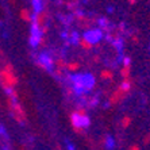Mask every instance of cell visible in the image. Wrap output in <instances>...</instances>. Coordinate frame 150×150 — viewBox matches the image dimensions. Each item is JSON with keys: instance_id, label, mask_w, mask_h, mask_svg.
<instances>
[{"instance_id": "obj_13", "label": "cell", "mask_w": 150, "mask_h": 150, "mask_svg": "<svg viewBox=\"0 0 150 150\" xmlns=\"http://www.w3.org/2000/svg\"><path fill=\"white\" fill-rule=\"evenodd\" d=\"M131 150H138V147H137V146H133V147H131Z\"/></svg>"}, {"instance_id": "obj_12", "label": "cell", "mask_w": 150, "mask_h": 150, "mask_svg": "<svg viewBox=\"0 0 150 150\" xmlns=\"http://www.w3.org/2000/svg\"><path fill=\"white\" fill-rule=\"evenodd\" d=\"M77 68H79V65H77V64H72V65H69V69L72 70V72H73L74 69H77Z\"/></svg>"}, {"instance_id": "obj_11", "label": "cell", "mask_w": 150, "mask_h": 150, "mask_svg": "<svg viewBox=\"0 0 150 150\" xmlns=\"http://www.w3.org/2000/svg\"><path fill=\"white\" fill-rule=\"evenodd\" d=\"M0 134H1L4 138H7V133H6V130L3 129V126H0Z\"/></svg>"}, {"instance_id": "obj_3", "label": "cell", "mask_w": 150, "mask_h": 150, "mask_svg": "<svg viewBox=\"0 0 150 150\" xmlns=\"http://www.w3.org/2000/svg\"><path fill=\"white\" fill-rule=\"evenodd\" d=\"M101 38H103V31H101L100 28H98V30H89V31H87L84 34V39L87 42H89L91 45L99 42Z\"/></svg>"}, {"instance_id": "obj_10", "label": "cell", "mask_w": 150, "mask_h": 150, "mask_svg": "<svg viewBox=\"0 0 150 150\" xmlns=\"http://www.w3.org/2000/svg\"><path fill=\"white\" fill-rule=\"evenodd\" d=\"M101 77H103V79H111L112 73H111V72H107V70H104V72L101 73Z\"/></svg>"}, {"instance_id": "obj_8", "label": "cell", "mask_w": 150, "mask_h": 150, "mask_svg": "<svg viewBox=\"0 0 150 150\" xmlns=\"http://www.w3.org/2000/svg\"><path fill=\"white\" fill-rule=\"evenodd\" d=\"M107 147H108V149H112V147L115 146V142H114V139H112L111 137H108V138H107Z\"/></svg>"}, {"instance_id": "obj_1", "label": "cell", "mask_w": 150, "mask_h": 150, "mask_svg": "<svg viewBox=\"0 0 150 150\" xmlns=\"http://www.w3.org/2000/svg\"><path fill=\"white\" fill-rule=\"evenodd\" d=\"M72 123L77 129L79 127H88L89 126V118L81 114V112H74L72 115Z\"/></svg>"}, {"instance_id": "obj_9", "label": "cell", "mask_w": 150, "mask_h": 150, "mask_svg": "<svg viewBox=\"0 0 150 150\" xmlns=\"http://www.w3.org/2000/svg\"><path fill=\"white\" fill-rule=\"evenodd\" d=\"M22 16L25 18V21H30V19H31V16H30V14H28L27 11L26 10H23L22 11Z\"/></svg>"}, {"instance_id": "obj_2", "label": "cell", "mask_w": 150, "mask_h": 150, "mask_svg": "<svg viewBox=\"0 0 150 150\" xmlns=\"http://www.w3.org/2000/svg\"><path fill=\"white\" fill-rule=\"evenodd\" d=\"M42 35H43V31H42L41 28L38 27V26L35 25L34 22H33V26H31V38H30V43H31V46H38L39 42H41L42 39Z\"/></svg>"}, {"instance_id": "obj_4", "label": "cell", "mask_w": 150, "mask_h": 150, "mask_svg": "<svg viewBox=\"0 0 150 150\" xmlns=\"http://www.w3.org/2000/svg\"><path fill=\"white\" fill-rule=\"evenodd\" d=\"M38 61H39V64H41V65L45 68L46 70H49V72H53V67H54V59H53L52 57L49 56V54H46V53L41 54V56L38 57Z\"/></svg>"}, {"instance_id": "obj_7", "label": "cell", "mask_w": 150, "mask_h": 150, "mask_svg": "<svg viewBox=\"0 0 150 150\" xmlns=\"http://www.w3.org/2000/svg\"><path fill=\"white\" fill-rule=\"evenodd\" d=\"M79 43H80L81 46H83L84 49H89V47H91V43H89V42H87L85 41V39H80V42H79Z\"/></svg>"}, {"instance_id": "obj_5", "label": "cell", "mask_w": 150, "mask_h": 150, "mask_svg": "<svg viewBox=\"0 0 150 150\" xmlns=\"http://www.w3.org/2000/svg\"><path fill=\"white\" fill-rule=\"evenodd\" d=\"M112 43H114V46H115L116 47V50H118L119 53H122L123 52V41L122 39H114V41H112Z\"/></svg>"}, {"instance_id": "obj_6", "label": "cell", "mask_w": 150, "mask_h": 150, "mask_svg": "<svg viewBox=\"0 0 150 150\" xmlns=\"http://www.w3.org/2000/svg\"><path fill=\"white\" fill-rule=\"evenodd\" d=\"M33 7L35 10V14H38V12L42 11V8H43V3L42 1H33Z\"/></svg>"}]
</instances>
